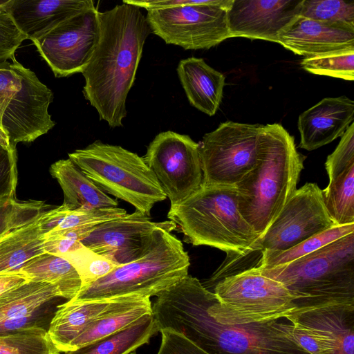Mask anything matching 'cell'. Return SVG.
<instances>
[{
    "label": "cell",
    "mask_w": 354,
    "mask_h": 354,
    "mask_svg": "<svg viewBox=\"0 0 354 354\" xmlns=\"http://www.w3.org/2000/svg\"><path fill=\"white\" fill-rule=\"evenodd\" d=\"M212 292L189 274L152 304L158 332L181 334L208 354H309L288 335L283 319L245 325L223 324L208 312Z\"/></svg>",
    "instance_id": "1"
},
{
    "label": "cell",
    "mask_w": 354,
    "mask_h": 354,
    "mask_svg": "<svg viewBox=\"0 0 354 354\" xmlns=\"http://www.w3.org/2000/svg\"><path fill=\"white\" fill-rule=\"evenodd\" d=\"M99 39L82 71L83 94L110 127H122L126 100L135 79L145 42L151 32L140 8L122 3L98 11Z\"/></svg>",
    "instance_id": "2"
},
{
    "label": "cell",
    "mask_w": 354,
    "mask_h": 354,
    "mask_svg": "<svg viewBox=\"0 0 354 354\" xmlns=\"http://www.w3.org/2000/svg\"><path fill=\"white\" fill-rule=\"evenodd\" d=\"M305 158L282 125L263 126L256 163L235 185L239 210L259 237L296 191Z\"/></svg>",
    "instance_id": "3"
},
{
    "label": "cell",
    "mask_w": 354,
    "mask_h": 354,
    "mask_svg": "<svg viewBox=\"0 0 354 354\" xmlns=\"http://www.w3.org/2000/svg\"><path fill=\"white\" fill-rule=\"evenodd\" d=\"M280 282L300 311L354 304V233L292 262L252 268Z\"/></svg>",
    "instance_id": "4"
},
{
    "label": "cell",
    "mask_w": 354,
    "mask_h": 354,
    "mask_svg": "<svg viewBox=\"0 0 354 354\" xmlns=\"http://www.w3.org/2000/svg\"><path fill=\"white\" fill-rule=\"evenodd\" d=\"M171 221L151 232L142 254L82 287L73 301L136 296H158L188 274L189 257L182 242L171 232Z\"/></svg>",
    "instance_id": "5"
},
{
    "label": "cell",
    "mask_w": 354,
    "mask_h": 354,
    "mask_svg": "<svg viewBox=\"0 0 354 354\" xmlns=\"http://www.w3.org/2000/svg\"><path fill=\"white\" fill-rule=\"evenodd\" d=\"M167 217L186 243L216 248L227 255L246 254L259 239L239 210L234 186H201L171 206Z\"/></svg>",
    "instance_id": "6"
},
{
    "label": "cell",
    "mask_w": 354,
    "mask_h": 354,
    "mask_svg": "<svg viewBox=\"0 0 354 354\" xmlns=\"http://www.w3.org/2000/svg\"><path fill=\"white\" fill-rule=\"evenodd\" d=\"M68 158L106 194L147 216L167 198L143 158L121 146L95 140L68 153Z\"/></svg>",
    "instance_id": "7"
},
{
    "label": "cell",
    "mask_w": 354,
    "mask_h": 354,
    "mask_svg": "<svg viewBox=\"0 0 354 354\" xmlns=\"http://www.w3.org/2000/svg\"><path fill=\"white\" fill-rule=\"evenodd\" d=\"M335 226L324 203L322 189L307 183L297 189L265 233L243 255H227L214 272L216 280L256 266L263 254L281 252Z\"/></svg>",
    "instance_id": "8"
},
{
    "label": "cell",
    "mask_w": 354,
    "mask_h": 354,
    "mask_svg": "<svg viewBox=\"0 0 354 354\" xmlns=\"http://www.w3.org/2000/svg\"><path fill=\"white\" fill-rule=\"evenodd\" d=\"M212 290L208 312L223 324L276 321L295 310L293 297L280 282L253 269L222 279Z\"/></svg>",
    "instance_id": "9"
},
{
    "label": "cell",
    "mask_w": 354,
    "mask_h": 354,
    "mask_svg": "<svg viewBox=\"0 0 354 354\" xmlns=\"http://www.w3.org/2000/svg\"><path fill=\"white\" fill-rule=\"evenodd\" d=\"M53 100L52 91L15 57L0 64V125L12 149L19 142L34 141L55 125L48 111Z\"/></svg>",
    "instance_id": "10"
},
{
    "label": "cell",
    "mask_w": 354,
    "mask_h": 354,
    "mask_svg": "<svg viewBox=\"0 0 354 354\" xmlns=\"http://www.w3.org/2000/svg\"><path fill=\"white\" fill-rule=\"evenodd\" d=\"M233 0H192L189 4L147 10L151 32L185 50L209 49L231 38L227 12Z\"/></svg>",
    "instance_id": "11"
},
{
    "label": "cell",
    "mask_w": 354,
    "mask_h": 354,
    "mask_svg": "<svg viewBox=\"0 0 354 354\" xmlns=\"http://www.w3.org/2000/svg\"><path fill=\"white\" fill-rule=\"evenodd\" d=\"M263 125L222 122L199 144L202 186H234L254 166Z\"/></svg>",
    "instance_id": "12"
},
{
    "label": "cell",
    "mask_w": 354,
    "mask_h": 354,
    "mask_svg": "<svg viewBox=\"0 0 354 354\" xmlns=\"http://www.w3.org/2000/svg\"><path fill=\"white\" fill-rule=\"evenodd\" d=\"M142 158L171 206L182 203L202 186L199 143L188 135L161 132L149 143Z\"/></svg>",
    "instance_id": "13"
},
{
    "label": "cell",
    "mask_w": 354,
    "mask_h": 354,
    "mask_svg": "<svg viewBox=\"0 0 354 354\" xmlns=\"http://www.w3.org/2000/svg\"><path fill=\"white\" fill-rule=\"evenodd\" d=\"M283 328L309 354H354V304L295 311Z\"/></svg>",
    "instance_id": "14"
},
{
    "label": "cell",
    "mask_w": 354,
    "mask_h": 354,
    "mask_svg": "<svg viewBox=\"0 0 354 354\" xmlns=\"http://www.w3.org/2000/svg\"><path fill=\"white\" fill-rule=\"evenodd\" d=\"M98 10H86L32 41L57 77L82 73L99 39Z\"/></svg>",
    "instance_id": "15"
},
{
    "label": "cell",
    "mask_w": 354,
    "mask_h": 354,
    "mask_svg": "<svg viewBox=\"0 0 354 354\" xmlns=\"http://www.w3.org/2000/svg\"><path fill=\"white\" fill-rule=\"evenodd\" d=\"M62 297L48 283L27 281L0 295V336L29 328L48 330Z\"/></svg>",
    "instance_id": "16"
},
{
    "label": "cell",
    "mask_w": 354,
    "mask_h": 354,
    "mask_svg": "<svg viewBox=\"0 0 354 354\" xmlns=\"http://www.w3.org/2000/svg\"><path fill=\"white\" fill-rule=\"evenodd\" d=\"M136 210L131 214L97 225L80 242L87 248L122 266L143 252L153 230L164 224Z\"/></svg>",
    "instance_id": "17"
},
{
    "label": "cell",
    "mask_w": 354,
    "mask_h": 354,
    "mask_svg": "<svg viewBox=\"0 0 354 354\" xmlns=\"http://www.w3.org/2000/svg\"><path fill=\"white\" fill-rule=\"evenodd\" d=\"M303 0H233L227 12L231 37L277 42L300 15Z\"/></svg>",
    "instance_id": "18"
},
{
    "label": "cell",
    "mask_w": 354,
    "mask_h": 354,
    "mask_svg": "<svg viewBox=\"0 0 354 354\" xmlns=\"http://www.w3.org/2000/svg\"><path fill=\"white\" fill-rule=\"evenodd\" d=\"M277 43L304 57L354 46V25L299 16L280 34Z\"/></svg>",
    "instance_id": "19"
},
{
    "label": "cell",
    "mask_w": 354,
    "mask_h": 354,
    "mask_svg": "<svg viewBox=\"0 0 354 354\" xmlns=\"http://www.w3.org/2000/svg\"><path fill=\"white\" fill-rule=\"evenodd\" d=\"M354 102L346 96L326 97L301 113L299 147L317 149L341 137L353 122Z\"/></svg>",
    "instance_id": "20"
},
{
    "label": "cell",
    "mask_w": 354,
    "mask_h": 354,
    "mask_svg": "<svg viewBox=\"0 0 354 354\" xmlns=\"http://www.w3.org/2000/svg\"><path fill=\"white\" fill-rule=\"evenodd\" d=\"M6 6L19 29L31 41L95 7L91 0H9Z\"/></svg>",
    "instance_id": "21"
},
{
    "label": "cell",
    "mask_w": 354,
    "mask_h": 354,
    "mask_svg": "<svg viewBox=\"0 0 354 354\" xmlns=\"http://www.w3.org/2000/svg\"><path fill=\"white\" fill-rule=\"evenodd\" d=\"M124 297L67 301L59 305L48 334L60 352H67L71 343L91 324L113 308Z\"/></svg>",
    "instance_id": "22"
},
{
    "label": "cell",
    "mask_w": 354,
    "mask_h": 354,
    "mask_svg": "<svg viewBox=\"0 0 354 354\" xmlns=\"http://www.w3.org/2000/svg\"><path fill=\"white\" fill-rule=\"evenodd\" d=\"M177 73L192 106L213 116L223 98L225 76L209 66L202 58L181 59Z\"/></svg>",
    "instance_id": "23"
},
{
    "label": "cell",
    "mask_w": 354,
    "mask_h": 354,
    "mask_svg": "<svg viewBox=\"0 0 354 354\" xmlns=\"http://www.w3.org/2000/svg\"><path fill=\"white\" fill-rule=\"evenodd\" d=\"M50 173L63 191L64 199L62 205L66 209L89 211L118 207L117 201L97 187L69 158L52 164Z\"/></svg>",
    "instance_id": "24"
},
{
    "label": "cell",
    "mask_w": 354,
    "mask_h": 354,
    "mask_svg": "<svg viewBox=\"0 0 354 354\" xmlns=\"http://www.w3.org/2000/svg\"><path fill=\"white\" fill-rule=\"evenodd\" d=\"M150 314H152V304L150 298L124 297L113 308L97 319L80 335L71 343L68 351L76 350L113 335Z\"/></svg>",
    "instance_id": "25"
},
{
    "label": "cell",
    "mask_w": 354,
    "mask_h": 354,
    "mask_svg": "<svg viewBox=\"0 0 354 354\" xmlns=\"http://www.w3.org/2000/svg\"><path fill=\"white\" fill-rule=\"evenodd\" d=\"M37 219L11 231L1 241L0 274L19 273L26 263L45 252L46 232Z\"/></svg>",
    "instance_id": "26"
},
{
    "label": "cell",
    "mask_w": 354,
    "mask_h": 354,
    "mask_svg": "<svg viewBox=\"0 0 354 354\" xmlns=\"http://www.w3.org/2000/svg\"><path fill=\"white\" fill-rule=\"evenodd\" d=\"M29 281H41L55 286L62 298H74L82 283L76 269L66 259L44 252L32 259L19 271Z\"/></svg>",
    "instance_id": "27"
},
{
    "label": "cell",
    "mask_w": 354,
    "mask_h": 354,
    "mask_svg": "<svg viewBox=\"0 0 354 354\" xmlns=\"http://www.w3.org/2000/svg\"><path fill=\"white\" fill-rule=\"evenodd\" d=\"M157 332L153 315H147L122 330L64 354H130Z\"/></svg>",
    "instance_id": "28"
},
{
    "label": "cell",
    "mask_w": 354,
    "mask_h": 354,
    "mask_svg": "<svg viewBox=\"0 0 354 354\" xmlns=\"http://www.w3.org/2000/svg\"><path fill=\"white\" fill-rule=\"evenodd\" d=\"M126 214L124 209L118 207L89 211H72L60 205L48 210L37 221L46 234L83 225H97Z\"/></svg>",
    "instance_id": "29"
},
{
    "label": "cell",
    "mask_w": 354,
    "mask_h": 354,
    "mask_svg": "<svg viewBox=\"0 0 354 354\" xmlns=\"http://www.w3.org/2000/svg\"><path fill=\"white\" fill-rule=\"evenodd\" d=\"M322 196L335 225L354 224V164L330 181Z\"/></svg>",
    "instance_id": "30"
},
{
    "label": "cell",
    "mask_w": 354,
    "mask_h": 354,
    "mask_svg": "<svg viewBox=\"0 0 354 354\" xmlns=\"http://www.w3.org/2000/svg\"><path fill=\"white\" fill-rule=\"evenodd\" d=\"M351 233H354V224L333 226L283 252L263 254L253 268H272L292 262Z\"/></svg>",
    "instance_id": "31"
},
{
    "label": "cell",
    "mask_w": 354,
    "mask_h": 354,
    "mask_svg": "<svg viewBox=\"0 0 354 354\" xmlns=\"http://www.w3.org/2000/svg\"><path fill=\"white\" fill-rule=\"evenodd\" d=\"M302 68L313 74L354 80V46L305 57Z\"/></svg>",
    "instance_id": "32"
},
{
    "label": "cell",
    "mask_w": 354,
    "mask_h": 354,
    "mask_svg": "<svg viewBox=\"0 0 354 354\" xmlns=\"http://www.w3.org/2000/svg\"><path fill=\"white\" fill-rule=\"evenodd\" d=\"M0 354H60L48 330L29 328L0 336Z\"/></svg>",
    "instance_id": "33"
},
{
    "label": "cell",
    "mask_w": 354,
    "mask_h": 354,
    "mask_svg": "<svg viewBox=\"0 0 354 354\" xmlns=\"http://www.w3.org/2000/svg\"><path fill=\"white\" fill-rule=\"evenodd\" d=\"M43 201H19L15 198H0V237L31 223L50 209Z\"/></svg>",
    "instance_id": "34"
},
{
    "label": "cell",
    "mask_w": 354,
    "mask_h": 354,
    "mask_svg": "<svg viewBox=\"0 0 354 354\" xmlns=\"http://www.w3.org/2000/svg\"><path fill=\"white\" fill-rule=\"evenodd\" d=\"M59 257L66 259L76 269L82 280V288L106 275L118 266L82 243Z\"/></svg>",
    "instance_id": "35"
},
{
    "label": "cell",
    "mask_w": 354,
    "mask_h": 354,
    "mask_svg": "<svg viewBox=\"0 0 354 354\" xmlns=\"http://www.w3.org/2000/svg\"><path fill=\"white\" fill-rule=\"evenodd\" d=\"M299 16L317 21L354 25V1L303 0Z\"/></svg>",
    "instance_id": "36"
},
{
    "label": "cell",
    "mask_w": 354,
    "mask_h": 354,
    "mask_svg": "<svg viewBox=\"0 0 354 354\" xmlns=\"http://www.w3.org/2000/svg\"><path fill=\"white\" fill-rule=\"evenodd\" d=\"M353 164L354 123L353 122L341 136V140L336 149L327 157L325 167L329 182L334 180Z\"/></svg>",
    "instance_id": "37"
},
{
    "label": "cell",
    "mask_w": 354,
    "mask_h": 354,
    "mask_svg": "<svg viewBox=\"0 0 354 354\" xmlns=\"http://www.w3.org/2000/svg\"><path fill=\"white\" fill-rule=\"evenodd\" d=\"M6 5L0 7V64L14 59L17 49L27 39L14 21Z\"/></svg>",
    "instance_id": "38"
},
{
    "label": "cell",
    "mask_w": 354,
    "mask_h": 354,
    "mask_svg": "<svg viewBox=\"0 0 354 354\" xmlns=\"http://www.w3.org/2000/svg\"><path fill=\"white\" fill-rule=\"evenodd\" d=\"M17 151L0 145V198H15L17 184Z\"/></svg>",
    "instance_id": "39"
},
{
    "label": "cell",
    "mask_w": 354,
    "mask_h": 354,
    "mask_svg": "<svg viewBox=\"0 0 354 354\" xmlns=\"http://www.w3.org/2000/svg\"><path fill=\"white\" fill-rule=\"evenodd\" d=\"M157 354H208L181 334L163 329Z\"/></svg>",
    "instance_id": "40"
},
{
    "label": "cell",
    "mask_w": 354,
    "mask_h": 354,
    "mask_svg": "<svg viewBox=\"0 0 354 354\" xmlns=\"http://www.w3.org/2000/svg\"><path fill=\"white\" fill-rule=\"evenodd\" d=\"M27 281L28 280L20 273L0 274V295Z\"/></svg>",
    "instance_id": "41"
},
{
    "label": "cell",
    "mask_w": 354,
    "mask_h": 354,
    "mask_svg": "<svg viewBox=\"0 0 354 354\" xmlns=\"http://www.w3.org/2000/svg\"><path fill=\"white\" fill-rule=\"evenodd\" d=\"M0 145L3 148L10 151H17V149H12L10 145V138L8 133L5 129L0 125Z\"/></svg>",
    "instance_id": "42"
},
{
    "label": "cell",
    "mask_w": 354,
    "mask_h": 354,
    "mask_svg": "<svg viewBox=\"0 0 354 354\" xmlns=\"http://www.w3.org/2000/svg\"><path fill=\"white\" fill-rule=\"evenodd\" d=\"M9 0H0V7L6 5Z\"/></svg>",
    "instance_id": "43"
},
{
    "label": "cell",
    "mask_w": 354,
    "mask_h": 354,
    "mask_svg": "<svg viewBox=\"0 0 354 354\" xmlns=\"http://www.w3.org/2000/svg\"><path fill=\"white\" fill-rule=\"evenodd\" d=\"M6 236V235H4V236H1V237H0V242H1V240H2V239H3Z\"/></svg>",
    "instance_id": "44"
},
{
    "label": "cell",
    "mask_w": 354,
    "mask_h": 354,
    "mask_svg": "<svg viewBox=\"0 0 354 354\" xmlns=\"http://www.w3.org/2000/svg\"><path fill=\"white\" fill-rule=\"evenodd\" d=\"M130 354H136V353H133H133H131Z\"/></svg>",
    "instance_id": "45"
}]
</instances>
